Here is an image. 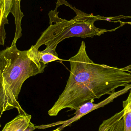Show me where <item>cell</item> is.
I'll return each mask as SVG.
<instances>
[{
  "label": "cell",
  "mask_w": 131,
  "mask_h": 131,
  "mask_svg": "<svg viewBox=\"0 0 131 131\" xmlns=\"http://www.w3.org/2000/svg\"><path fill=\"white\" fill-rule=\"evenodd\" d=\"M70 74L64 90L52 108L50 116H56L66 108L77 111L89 102L111 95L120 87L131 84V71L95 63L88 57L84 41L78 52L68 60Z\"/></svg>",
  "instance_id": "1"
},
{
  "label": "cell",
  "mask_w": 131,
  "mask_h": 131,
  "mask_svg": "<svg viewBox=\"0 0 131 131\" xmlns=\"http://www.w3.org/2000/svg\"><path fill=\"white\" fill-rule=\"evenodd\" d=\"M46 64L40 61L39 51L34 46L19 50L16 45L0 52V112L16 108L18 114L26 112L18 101L26 79L44 72Z\"/></svg>",
  "instance_id": "2"
},
{
  "label": "cell",
  "mask_w": 131,
  "mask_h": 131,
  "mask_svg": "<svg viewBox=\"0 0 131 131\" xmlns=\"http://www.w3.org/2000/svg\"><path fill=\"white\" fill-rule=\"evenodd\" d=\"M57 9L49 12L50 25L42 34L34 47L38 50L42 45L46 48L41 51L42 53H50L58 56L56 51L58 44L66 38L72 37L82 38H93L100 36L107 32L115 31L120 27L111 30L98 28L94 23L96 21L107 20V17L100 15L87 14L77 9L75 7L72 10L76 15L70 20L58 17Z\"/></svg>",
  "instance_id": "3"
},
{
  "label": "cell",
  "mask_w": 131,
  "mask_h": 131,
  "mask_svg": "<svg viewBox=\"0 0 131 131\" xmlns=\"http://www.w3.org/2000/svg\"><path fill=\"white\" fill-rule=\"evenodd\" d=\"M21 0H1V12L4 14L5 17H7L10 13H12L15 18V32L14 37L11 46L16 45L17 41L22 36L21 21L24 15L21 10Z\"/></svg>",
  "instance_id": "4"
},
{
  "label": "cell",
  "mask_w": 131,
  "mask_h": 131,
  "mask_svg": "<svg viewBox=\"0 0 131 131\" xmlns=\"http://www.w3.org/2000/svg\"><path fill=\"white\" fill-rule=\"evenodd\" d=\"M131 89V84L125 87L122 90L116 92H115L114 93L110 95L109 97L99 103L94 104L93 102H89L82 105L80 107V108L81 109L85 115H86L94 110L101 107H103L105 105L113 102L115 99L125 94Z\"/></svg>",
  "instance_id": "5"
},
{
  "label": "cell",
  "mask_w": 131,
  "mask_h": 131,
  "mask_svg": "<svg viewBox=\"0 0 131 131\" xmlns=\"http://www.w3.org/2000/svg\"><path fill=\"white\" fill-rule=\"evenodd\" d=\"M32 116L25 113L18 114L5 125L2 131H24L31 122Z\"/></svg>",
  "instance_id": "6"
},
{
  "label": "cell",
  "mask_w": 131,
  "mask_h": 131,
  "mask_svg": "<svg viewBox=\"0 0 131 131\" xmlns=\"http://www.w3.org/2000/svg\"><path fill=\"white\" fill-rule=\"evenodd\" d=\"M124 113V131H131V89L127 100L123 102Z\"/></svg>",
  "instance_id": "7"
},
{
  "label": "cell",
  "mask_w": 131,
  "mask_h": 131,
  "mask_svg": "<svg viewBox=\"0 0 131 131\" xmlns=\"http://www.w3.org/2000/svg\"><path fill=\"white\" fill-rule=\"evenodd\" d=\"M124 110L115 114L110 118L104 121L99 127L98 131H108L118 122L123 118Z\"/></svg>",
  "instance_id": "8"
},
{
  "label": "cell",
  "mask_w": 131,
  "mask_h": 131,
  "mask_svg": "<svg viewBox=\"0 0 131 131\" xmlns=\"http://www.w3.org/2000/svg\"><path fill=\"white\" fill-rule=\"evenodd\" d=\"M8 24L7 18L4 16L2 12H1V24H0V44L4 46L6 38V33L5 30V25Z\"/></svg>",
  "instance_id": "9"
},
{
  "label": "cell",
  "mask_w": 131,
  "mask_h": 131,
  "mask_svg": "<svg viewBox=\"0 0 131 131\" xmlns=\"http://www.w3.org/2000/svg\"><path fill=\"white\" fill-rule=\"evenodd\" d=\"M39 56L41 62L46 65L47 64L55 61L59 60L62 61V60L60 59L58 57V56H55L51 53H43L41 51H39Z\"/></svg>",
  "instance_id": "10"
},
{
  "label": "cell",
  "mask_w": 131,
  "mask_h": 131,
  "mask_svg": "<svg viewBox=\"0 0 131 131\" xmlns=\"http://www.w3.org/2000/svg\"><path fill=\"white\" fill-rule=\"evenodd\" d=\"M124 120L122 118L116 123L108 131H124Z\"/></svg>",
  "instance_id": "11"
},
{
  "label": "cell",
  "mask_w": 131,
  "mask_h": 131,
  "mask_svg": "<svg viewBox=\"0 0 131 131\" xmlns=\"http://www.w3.org/2000/svg\"><path fill=\"white\" fill-rule=\"evenodd\" d=\"M36 129H37V126H35L34 124L31 122L27 127L24 131H34Z\"/></svg>",
  "instance_id": "12"
},
{
  "label": "cell",
  "mask_w": 131,
  "mask_h": 131,
  "mask_svg": "<svg viewBox=\"0 0 131 131\" xmlns=\"http://www.w3.org/2000/svg\"><path fill=\"white\" fill-rule=\"evenodd\" d=\"M67 2L65 0H57V3L60 5L65 4Z\"/></svg>",
  "instance_id": "13"
},
{
  "label": "cell",
  "mask_w": 131,
  "mask_h": 131,
  "mask_svg": "<svg viewBox=\"0 0 131 131\" xmlns=\"http://www.w3.org/2000/svg\"><path fill=\"white\" fill-rule=\"evenodd\" d=\"M62 130L60 129V128H57V129H55V130H53L52 131H61Z\"/></svg>",
  "instance_id": "14"
},
{
  "label": "cell",
  "mask_w": 131,
  "mask_h": 131,
  "mask_svg": "<svg viewBox=\"0 0 131 131\" xmlns=\"http://www.w3.org/2000/svg\"><path fill=\"white\" fill-rule=\"evenodd\" d=\"M131 70V69H130V70Z\"/></svg>",
  "instance_id": "15"
}]
</instances>
